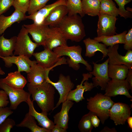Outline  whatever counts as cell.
<instances>
[{
	"label": "cell",
	"instance_id": "2e32d148",
	"mask_svg": "<svg viewBox=\"0 0 132 132\" xmlns=\"http://www.w3.org/2000/svg\"><path fill=\"white\" fill-rule=\"evenodd\" d=\"M5 63L6 67L10 68L15 64L17 66V71L21 72L24 71L27 73L30 71L31 66L37 63L36 61H32L28 57L20 55L18 56L13 55L6 57H0Z\"/></svg>",
	"mask_w": 132,
	"mask_h": 132
},
{
	"label": "cell",
	"instance_id": "f6af8a7d",
	"mask_svg": "<svg viewBox=\"0 0 132 132\" xmlns=\"http://www.w3.org/2000/svg\"><path fill=\"white\" fill-rule=\"evenodd\" d=\"M117 131L114 128H110L107 126L104 127L100 132H117Z\"/></svg>",
	"mask_w": 132,
	"mask_h": 132
},
{
	"label": "cell",
	"instance_id": "d6a6232c",
	"mask_svg": "<svg viewBox=\"0 0 132 132\" xmlns=\"http://www.w3.org/2000/svg\"><path fill=\"white\" fill-rule=\"evenodd\" d=\"M93 112L89 111L88 113L83 115L80 121L78 127L81 132H91L93 126L90 120Z\"/></svg>",
	"mask_w": 132,
	"mask_h": 132
},
{
	"label": "cell",
	"instance_id": "d6986e66",
	"mask_svg": "<svg viewBox=\"0 0 132 132\" xmlns=\"http://www.w3.org/2000/svg\"><path fill=\"white\" fill-rule=\"evenodd\" d=\"M67 41L58 26L51 27L49 37L44 46L52 51L56 47L67 45Z\"/></svg>",
	"mask_w": 132,
	"mask_h": 132
},
{
	"label": "cell",
	"instance_id": "c3c4849f",
	"mask_svg": "<svg viewBox=\"0 0 132 132\" xmlns=\"http://www.w3.org/2000/svg\"><path fill=\"white\" fill-rule=\"evenodd\" d=\"M126 9L127 11H130L131 12V11H132V8H130V7H127L126 8Z\"/></svg>",
	"mask_w": 132,
	"mask_h": 132
},
{
	"label": "cell",
	"instance_id": "4316f807",
	"mask_svg": "<svg viewBox=\"0 0 132 132\" xmlns=\"http://www.w3.org/2000/svg\"><path fill=\"white\" fill-rule=\"evenodd\" d=\"M17 36L7 39L4 35L0 36V57H6L13 55Z\"/></svg>",
	"mask_w": 132,
	"mask_h": 132
},
{
	"label": "cell",
	"instance_id": "3957f363",
	"mask_svg": "<svg viewBox=\"0 0 132 132\" xmlns=\"http://www.w3.org/2000/svg\"><path fill=\"white\" fill-rule=\"evenodd\" d=\"M53 50L59 57L63 56H68L66 59L67 64L75 70H77L79 69L80 63L84 65L87 71L90 72L92 70L91 66L82 57V48L79 45L61 46L55 48Z\"/></svg>",
	"mask_w": 132,
	"mask_h": 132
},
{
	"label": "cell",
	"instance_id": "ffe728a7",
	"mask_svg": "<svg viewBox=\"0 0 132 132\" xmlns=\"http://www.w3.org/2000/svg\"><path fill=\"white\" fill-rule=\"evenodd\" d=\"M68 14L66 6L61 5L54 8L43 22L42 24L51 27L57 26Z\"/></svg>",
	"mask_w": 132,
	"mask_h": 132
},
{
	"label": "cell",
	"instance_id": "603a6c76",
	"mask_svg": "<svg viewBox=\"0 0 132 132\" xmlns=\"http://www.w3.org/2000/svg\"><path fill=\"white\" fill-rule=\"evenodd\" d=\"M83 42L86 47V56L91 57L94 55L97 51L100 52L103 54L101 60L107 56L108 50L104 44L100 43L94 39H91L89 37L84 40Z\"/></svg>",
	"mask_w": 132,
	"mask_h": 132
},
{
	"label": "cell",
	"instance_id": "b9f144b4",
	"mask_svg": "<svg viewBox=\"0 0 132 132\" xmlns=\"http://www.w3.org/2000/svg\"><path fill=\"white\" fill-rule=\"evenodd\" d=\"M91 123L93 127L95 128L98 127L100 122V120L96 114L93 112L90 117Z\"/></svg>",
	"mask_w": 132,
	"mask_h": 132
},
{
	"label": "cell",
	"instance_id": "d4e9b609",
	"mask_svg": "<svg viewBox=\"0 0 132 132\" xmlns=\"http://www.w3.org/2000/svg\"><path fill=\"white\" fill-rule=\"evenodd\" d=\"M1 79L10 86L19 89H23L27 82L21 72L18 71L8 73L5 78Z\"/></svg>",
	"mask_w": 132,
	"mask_h": 132
},
{
	"label": "cell",
	"instance_id": "83f0119b",
	"mask_svg": "<svg viewBox=\"0 0 132 132\" xmlns=\"http://www.w3.org/2000/svg\"><path fill=\"white\" fill-rule=\"evenodd\" d=\"M100 4L99 0H81L82 11L84 15L98 16L99 14Z\"/></svg>",
	"mask_w": 132,
	"mask_h": 132
},
{
	"label": "cell",
	"instance_id": "836d02e7",
	"mask_svg": "<svg viewBox=\"0 0 132 132\" xmlns=\"http://www.w3.org/2000/svg\"><path fill=\"white\" fill-rule=\"evenodd\" d=\"M50 0H30L27 12L29 15L33 14L46 5L47 2Z\"/></svg>",
	"mask_w": 132,
	"mask_h": 132
},
{
	"label": "cell",
	"instance_id": "d590c367",
	"mask_svg": "<svg viewBox=\"0 0 132 132\" xmlns=\"http://www.w3.org/2000/svg\"><path fill=\"white\" fill-rule=\"evenodd\" d=\"M12 5L15 10L24 13L27 11L30 0H12Z\"/></svg>",
	"mask_w": 132,
	"mask_h": 132
},
{
	"label": "cell",
	"instance_id": "6da1fadb",
	"mask_svg": "<svg viewBox=\"0 0 132 132\" xmlns=\"http://www.w3.org/2000/svg\"><path fill=\"white\" fill-rule=\"evenodd\" d=\"M27 86L33 101H36L42 112L47 115L48 112L54 110L55 88L51 84L46 82L35 86L28 83Z\"/></svg>",
	"mask_w": 132,
	"mask_h": 132
},
{
	"label": "cell",
	"instance_id": "9c48e42d",
	"mask_svg": "<svg viewBox=\"0 0 132 132\" xmlns=\"http://www.w3.org/2000/svg\"><path fill=\"white\" fill-rule=\"evenodd\" d=\"M47 82L51 83L54 86L59 95V100L55 107L54 110L66 100L68 94L74 88L75 85L72 82L69 76H66L62 74H60L57 82H54L49 78Z\"/></svg>",
	"mask_w": 132,
	"mask_h": 132
},
{
	"label": "cell",
	"instance_id": "1f68e13d",
	"mask_svg": "<svg viewBox=\"0 0 132 132\" xmlns=\"http://www.w3.org/2000/svg\"><path fill=\"white\" fill-rule=\"evenodd\" d=\"M81 3V0H67L68 15H71L78 14L82 18L85 15L82 11Z\"/></svg>",
	"mask_w": 132,
	"mask_h": 132
},
{
	"label": "cell",
	"instance_id": "7c38bea8",
	"mask_svg": "<svg viewBox=\"0 0 132 132\" xmlns=\"http://www.w3.org/2000/svg\"><path fill=\"white\" fill-rule=\"evenodd\" d=\"M23 25L38 46L44 45L50 33V27L43 24H37L33 23L30 24H24Z\"/></svg>",
	"mask_w": 132,
	"mask_h": 132
},
{
	"label": "cell",
	"instance_id": "4fadbf2b",
	"mask_svg": "<svg viewBox=\"0 0 132 132\" xmlns=\"http://www.w3.org/2000/svg\"><path fill=\"white\" fill-rule=\"evenodd\" d=\"M82 76L83 78L80 84L77 86L76 89L69 92L66 100L79 102L85 99L83 95L85 92L90 91L94 87L92 83H89L87 81L92 77V75L89 73H83Z\"/></svg>",
	"mask_w": 132,
	"mask_h": 132
},
{
	"label": "cell",
	"instance_id": "f35d334b",
	"mask_svg": "<svg viewBox=\"0 0 132 132\" xmlns=\"http://www.w3.org/2000/svg\"><path fill=\"white\" fill-rule=\"evenodd\" d=\"M124 48L127 51L132 49V28L129 30L126 34Z\"/></svg>",
	"mask_w": 132,
	"mask_h": 132
},
{
	"label": "cell",
	"instance_id": "ee69618b",
	"mask_svg": "<svg viewBox=\"0 0 132 132\" xmlns=\"http://www.w3.org/2000/svg\"><path fill=\"white\" fill-rule=\"evenodd\" d=\"M67 130L63 129L55 125L52 129L51 130V132H66Z\"/></svg>",
	"mask_w": 132,
	"mask_h": 132
},
{
	"label": "cell",
	"instance_id": "44dd1931",
	"mask_svg": "<svg viewBox=\"0 0 132 132\" xmlns=\"http://www.w3.org/2000/svg\"><path fill=\"white\" fill-rule=\"evenodd\" d=\"M74 104L72 101L68 100L62 103L60 111L53 116L55 125L65 129H67L69 119V112Z\"/></svg>",
	"mask_w": 132,
	"mask_h": 132
},
{
	"label": "cell",
	"instance_id": "7a4b0ae2",
	"mask_svg": "<svg viewBox=\"0 0 132 132\" xmlns=\"http://www.w3.org/2000/svg\"><path fill=\"white\" fill-rule=\"evenodd\" d=\"M57 26L67 40L79 42L86 36L82 17L77 14L66 15Z\"/></svg>",
	"mask_w": 132,
	"mask_h": 132
},
{
	"label": "cell",
	"instance_id": "74e56055",
	"mask_svg": "<svg viewBox=\"0 0 132 132\" xmlns=\"http://www.w3.org/2000/svg\"><path fill=\"white\" fill-rule=\"evenodd\" d=\"M13 113L9 107H0V124Z\"/></svg>",
	"mask_w": 132,
	"mask_h": 132
},
{
	"label": "cell",
	"instance_id": "ba28073f",
	"mask_svg": "<svg viewBox=\"0 0 132 132\" xmlns=\"http://www.w3.org/2000/svg\"><path fill=\"white\" fill-rule=\"evenodd\" d=\"M109 59L101 64L92 62L93 69L89 73L95 77L92 78L94 87L99 86L101 90H105L107 83L110 80L108 75V66Z\"/></svg>",
	"mask_w": 132,
	"mask_h": 132
},
{
	"label": "cell",
	"instance_id": "f907efd6",
	"mask_svg": "<svg viewBox=\"0 0 132 132\" xmlns=\"http://www.w3.org/2000/svg\"></svg>",
	"mask_w": 132,
	"mask_h": 132
},
{
	"label": "cell",
	"instance_id": "8d00e7d4",
	"mask_svg": "<svg viewBox=\"0 0 132 132\" xmlns=\"http://www.w3.org/2000/svg\"><path fill=\"white\" fill-rule=\"evenodd\" d=\"M16 125L14 120L11 118H7L0 124V132H10Z\"/></svg>",
	"mask_w": 132,
	"mask_h": 132
},
{
	"label": "cell",
	"instance_id": "7402d4cb",
	"mask_svg": "<svg viewBox=\"0 0 132 132\" xmlns=\"http://www.w3.org/2000/svg\"><path fill=\"white\" fill-rule=\"evenodd\" d=\"M33 101L30 97L26 102L29 108L28 112L37 120L39 125L51 131V130L55 125L54 122L48 118L47 115L42 112H37L34 108Z\"/></svg>",
	"mask_w": 132,
	"mask_h": 132
},
{
	"label": "cell",
	"instance_id": "4dcf8cb0",
	"mask_svg": "<svg viewBox=\"0 0 132 132\" xmlns=\"http://www.w3.org/2000/svg\"><path fill=\"white\" fill-rule=\"evenodd\" d=\"M100 2L99 14H106L115 17L119 15L118 9L112 0H101Z\"/></svg>",
	"mask_w": 132,
	"mask_h": 132
},
{
	"label": "cell",
	"instance_id": "e0dca14e",
	"mask_svg": "<svg viewBox=\"0 0 132 132\" xmlns=\"http://www.w3.org/2000/svg\"><path fill=\"white\" fill-rule=\"evenodd\" d=\"M40 52L34 53L33 55L37 63L44 67L49 68L54 66L61 58L56 53L46 47Z\"/></svg>",
	"mask_w": 132,
	"mask_h": 132
},
{
	"label": "cell",
	"instance_id": "484cf974",
	"mask_svg": "<svg viewBox=\"0 0 132 132\" xmlns=\"http://www.w3.org/2000/svg\"><path fill=\"white\" fill-rule=\"evenodd\" d=\"M129 68L124 65H113L108 64V73L111 79L121 80L125 79Z\"/></svg>",
	"mask_w": 132,
	"mask_h": 132
},
{
	"label": "cell",
	"instance_id": "7dc6e473",
	"mask_svg": "<svg viewBox=\"0 0 132 132\" xmlns=\"http://www.w3.org/2000/svg\"><path fill=\"white\" fill-rule=\"evenodd\" d=\"M5 74L4 72L2 70L1 68L0 67V75H4Z\"/></svg>",
	"mask_w": 132,
	"mask_h": 132
},
{
	"label": "cell",
	"instance_id": "7bdbcfd3",
	"mask_svg": "<svg viewBox=\"0 0 132 132\" xmlns=\"http://www.w3.org/2000/svg\"><path fill=\"white\" fill-rule=\"evenodd\" d=\"M130 87V89L132 91V68L129 69V71L125 79Z\"/></svg>",
	"mask_w": 132,
	"mask_h": 132
},
{
	"label": "cell",
	"instance_id": "cb8c5ba5",
	"mask_svg": "<svg viewBox=\"0 0 132 132\" xmlns=\"http://www.w3.org/2000/svg\"><path fill=\"white\" fill-rule=\"evenodd\" d=\"M26 15L24 13L18 10H15L10 16H6L1 15L0 16V36L5 30L16 22L19 23L26 19Z\"/></svg>",
	"mask_w": 132,
	"mask_h": 132
},
{
	"label": "cell",
	"instance_id": "5bb4252c",
	"mask_svg": "<svg viewBox=\"0 0 132 132\" xmlns=\"http://www.w3.org/2000/svg\"><path fill=\"white\" fill-rule=\"evenodd\" d=\"M130 89L129 85L125 79L121 80H110L107 83L104 95L110 97L122 95L132 99L129 92Z\"/></svg>",
	"mask_w": 132,
	"mask_h": 132
},
{
	"label": "cell",
	"instance_id": "30bf717a",
	"mask_svg": "<svg viewBox=\"0 0 132 132\" xmlns=\"http://www.w3.org/2000/svg\"><path fill=\"white\" fill-rule=\"evenodd\" d=\"M97 25L98 37L110 36L117 34L116 17L106 14H99Z\"/></svg>",
	"mask_w": 132,
	"mask_h": 132
},
{
	"label": "cell",
	"instance_id": "e575fe53",
	"mask_svg": "<svg viewBox=\"0 0 132 132\" xmlns=\"http://www.w3.org/2000/svg\"><path fill=\"white\" fill-rule=\"evenodd\" d=\"M119 6V15L125 19L132 17L131 12L127 11L125 8V6L130 3L132 0H114Z\"/></svg>",
	"mask_w": 132,
	"mask_h": 132
},
{
	"label": "cell",
	"instance_id": "5b68a950",
	"mask_svg": "<svg viewBox=\"0 0 132 132\" xmlns=\"http://www.w3.org/2000/svg\"><path fill=\"white\" fill-rule=\"evenodd\" d=\"M66 64V59L64 57L61 58L54 66L49 68L44 67L37 63L34 64L31 66L29 71L27 73L29 83L37 86L47 82L49 78V74L51 70L58 66Z\"/></svg>",
	"mask_w": 132,
	"mask_h": 132
},
{
	"label": "cell",
	"instance_id": "8992f818",
	"mask_svg": "<svg viewBox=\"0 0 132 132\" xmlns=\"http://www.w3.org/2000/svg\"><path fill=\"white\" fill-rule=\"evenodd\" d=\"M26 29L22 25L17 37L13 55H22L30 58L38 45L33 42L28 35Z\"/></svg>",
	"mask_w": 132,
	"mask_h": 132
},
{
	"label": "cell",
	"instance_id": "ac0fdd59",
	"mask_svg": "<svg viewBox=\"0 0 132 132\" xmlns=\"http://www.w3.org/2000/svg\"><path fill=\"white\" fill-rule=\"evenodd\" d=\"M67 0H57L51 4L46 5L35 12L26 16V19L33 20V23L37 24H42L43 22L55 8L59 5H64L66 6Z\"/></svg>",
	"mask_w": 132,
	"mask_h": 132
},
{
	"label": "cell",
	"instance_id": "9a60e30c",
	"mask_svg": "<svg viewBox=\"0 0 132 132\" xmlns=\"http://www.w3.org/2000/svg\"><path fill=\"white\" fill-rule=\"evenodd\" d=\"M119 44L109 46L107 55L109 57L108 64L113 65H124L129 69L132 68V51L129 50L124 56L119 54L118 52Z\"/></svg>",
	"mask_w": 132,
	"mask_h": 132
},
{
	"label": "cell",
	"instance_id": "277c9868",
	"mask_svg": "<svg viewBox=\"0 0 132 132\" xmlns=\"http://www.w3.org/2000/svg\"><path fill=\"white\" fill-rule=\"evenodd\" d=\"M87 108L89 111L95 113L104 124L109 117V110L114 103L111 97L97 93L94 97L87 99Z\"/></svg>",
	"mask_w": 132,
	"mask_h": 132
},
{
	"label": "cell",
	"instance_id": "f1b7e54d",
	"mask_svg": "<svg viewBox=\"0 0 132 132\" xmlns=\"http://www.w3.org/2000/svg\"><path fill=\"white\" fill-rule=\"evenodd\" d=\"M16 126L28 128L32 132H51L50 130L38 126L34 118L29 112L25 114L23 120Z\"/></svg>",
	"mask_w": 132,
	"mask_h": 132
},
{
	"label": "cell",
	"instance_id": "bcb514c9",
	"mask_svg": "<svg viewBox=\"0 0 132 132\" xmlns=\"http://www.w3.org/2000/svg\"><path fill=\"white\" fill-rule=\"evenodd\" d=\"M127 121L129 126L130 128L132 129V117L130 116L128 118Z\"/></svg>",
	"mask_w": 132,
	"mask_h": 132
},
{
	"label": "cell",
	"instance_id": "8fae6325",
	"mask_svg": "<svg viewBox=\"0 0 132 132\" xmlns=\"http://www.w3.org/2000/svg\"><path fill=\"white\" fill-rule=\"evenodd\" d=\"M128 105L120 102L114 103L109 110V117L116 125L124 124L131 114Z\"/></svg>",
	"mask_w": 132,
	"mask_h": 132
},
{
	"label": "cell",
	"instance_id": "52a82bcc",
	"mask_svg": "<svg viewBox=\"0 0 132 132\" xmlns=\"http://www.w3.org/2000/svg\"><path fill=\"white\" fill-rule=\"evenodd\" d=\"M0 88L4 90L10 100V108L11 110H16L22 102H26L30 97L29 93L23 89H19L12 87L0 79Z\"/></svg>",
	"mask_w": 132,
	"mask_h": 132
},
{
	"label": "cell",
	"instance_id": "681fc988",
	"mask_svg": "<svg viewBox=\"0 0 132 132\" xmlns=\"http://www.w3.org/2000/svg\"><path fill=\"white\" fill-rule=\"evenodd\" d=\"M99 0L100 1V0Z\"/></svg>",
	"mask_w": 132,
	"mask_h": 132
},
{
	"label": "cell",
	"instance_id": "ab89813d",
	"mask_svg": "<svg viewBox=\"0 0 132 132\" xmlns=\"http://www.w3.org/2000/svg\"><path fill=\"white\" fill-rule=\"evenodd\" d=\"M12 2V0H0V16L10 9Z\"/></svg>",
	"mask_w": 132,
	"mask_h": 132
},
{
	"label": "cell",
	"instance_id": "f546056e",
	"mask_svg": "<svg viewBox=\"0 0 132 132\" xmlns=\"http://www.w3.org/2000/svg\"><path fill=\"white\" fill-rule=\"evenodd\" d=\"M127 33V31H125L120 34L110 36L96 37L94 39L99 42H102L106 46L112 47L117 44H124L125 36Z\"/></svg>",
	"mask_w": 132,
	"mask_h": 132
},
{
	"label": "cell",
	"instance_id": "60d3db41",
	"mask_svg": "<svg viewBox=\"0 0 132 132\" xmlns=\"http://www.w3.org/2000/svg\"><path fill=\"white\" fill-rule=\"evenodd\" d=\"M8 97L6 92L3 90H0V107H6L9 102Z\"/></svg>",
	"mask_w": 132,
	"mask_h": 132
}]
</instances>
